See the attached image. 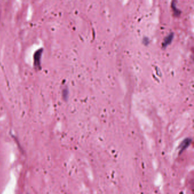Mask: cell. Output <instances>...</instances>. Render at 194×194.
Returning <instances> with one entry per match:
<instances>
[{"label":"cell","instance_id":"obj_1","mask_svg":"<svg viewBox=\"0 0 194 194\" xmlns=\"http://www.w3.org/2000/svg\"><path fill=\"white\" fill-rule=\"evenodd\" d=\"M173 38H174V34L173 33L170 34L167 37H166L165 38L164 42H163V43H162V46L165 47L166 46H167L169 45H170V43H171Z\"/></svg>","mask_w":194,"mask_h":194},{"label":"cell","instance_id":"obj_2","mask_svg":"<svg viewBox=\"0 0 194 194\" xmlns=\"http://www.w3.org/2000/svg\"><path fill=\"white\" fill-rule=\"evenodd\" d=\"M190 140H185L184 141L182 142V145H181V149H186V147H187L189 145V144H190Z\"/></svg>","mask_w":194,"mask_h":194}]
</instances>
